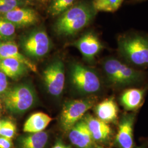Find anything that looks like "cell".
Listing matches in <instances>:
<instances>
[{"label": "cell", "instance_id": "6da1fadb", "mask_svg": "<svg viewBox=\"0 0 148 148\" xmlns=\"http://www.w3.org/2000/svg\"><path fill=\"white\" fill-rule=\"evenodd\" d=\"M119 58L138 69L148 68V35L129 31L117 38Z\"/></svg>", "mask_w": 148, "mask_h": 148}, {"label": "cell", "instance_id": "7a4b0ae2", "mask_svg": "<svg viewBox=\"0 0 148 148\" xmlns=\"http://www.w3.org/2000/svg\"><path fill=\"white\" fill-rule=\"evenodd\" d=\"M97 13L92 2L80 1L60 16L54 25V30L60 36L75 35L90 24Z\"/></svg>", "mask_w": 148, "mask_h": 148}, {"label": "cell", "instance_id": "3957f363", "mask_svg": "<svg viewBox=\"0 0 148 148\" xmlns=\"http://www.w3.org/2000/svg\"><path fill=\"white\" fill-rule=\"evenodd\" d=\"M102 68L108 82L116 88L137 86L145 79L143 71L130 65L119 57L112 56L105 59Z\"/></svg>", "mask_w": 148, "mask_h": 148}, {"label": "cell", "instance_id": "277c9868", "mask_svg": "<svg viewBox=\"0 0 148 148\" xmlns=\"http://www.w3.org/2000/svg\"><path fill=\"white\" fill-rule=\"evenodd\" d=\"M36 101L33 87L27 84L16 85L8 90L5 95V108L11 112L21 114L31 109Z\"/></svg>", "mask_w": 148, "mask_h": 148}, {"label": "cell", "instance_id": "5b68a950", "mask_svg": "<svg viewBox=\"0 0 148 148\" xmlns=\"http://www.w3.org/2000/svg\"><path fill=\"white\" fill-rule=\"evenodd\" d=\"M70 78L74 88L84 95L95 94L101 89V79L95 70L82 64L71 65Z\"/></svg>", "mask_w": 148, "mask_h": 148}, {"label": "cell", "instance_id": "8992f818", "mask_svg": "<svg viewBox=\"0 0 148 148\" xmlns=\"http://www.w3.org/2000/svg\"><path fill=\"white\" fill-rule=\"evenodd\" d=\"M21 44L22 49L27 56L36 59L46 56L51 46L47 33L42 29L29 33L23 38Z\"/></svg>", "mask_w": 148, "mask_h": 148}, {"label": "cell", "instance_id": "52a82bcc", "mask_svg": "<svg viewBox=\"0 0 148 148\" xmlns=\"http://www.w3.org/2000/svg\"><path fill=\"white\" fill-rule=\"evenodd\" d=\"M95 101L91 98H85L69 101L64 106L60 122L65 131L69 130L79 121L86 113L95 105Z\"/></svg>", "mask_w": 148, "mask_h": 148}, {"label": "cell", "instance_id": "ba28073f", "mask_svg": "<svg viewBox=\"0 0 148 148\" xmlns=\"http://www.w3.org/2000/svg\"><path fill=\"white\" fill-rule=\"evenodd\" d=\"M43 78L51 95L54 97L60 95L65 84V69L63 62L56 60L49 64L43 71Z\"/></svg>", "mask_w": 148, "mask_h": 148}, {"label": "cell", "instance_id": "9c48e42d", "mask_svg": "<svg viewBox=\"0 0 148 148\" xmlns=\"http://www.w3.org/2000/svg\"><path fill=\"white\" fill-rule=\"evenodd\" d=\"M74 45L88 62H93L104 47L98 35L92 31L86 32Z\"/></svg>", "mask_w": 148, "mask_h": 148}, {"label": "cell", "instance_id": "30bf717a", "mask_svg": "<svg viewBox=\"0 0 148 148\" xmlns=\"http://www.w3.org/2000/svg\"><path fill=\"white\" fill-rule=\"evenodd\" d=\"M2 17L18 27H30L39 21L37 12L29 8H16L3 14Z\"/></svg>", "mask_w": 148, "mask_h": 148}, {"label": "cell", "instance_id": "8fae6325", "mask_svg": "<svg viewBox=\"0 0 148 148\" xmlns=\"http://www.w3.org/2000/svg\"><path fill=\"white\" fill-rule=\"evenodd\" d=\"M134 120L135 115L133 114H125L120 120L115 142L121 148H131L133 147Z\"/></svg>", "mask_w": 148, "mask_h": 148}, {"label": "cell", "instance_id": "7c38bea8", "mask_svg": "<svg viewBox=\"0 0 148 148\" xmlns=\"http://www.w3.org/2000/svg\"><path fill=\"white\" fill-rule=\"evenodd\" d=\"M69 138L77 148H95V141L83 119L69 130Z\"/></svg>", "mask_w": 148, "mask_h": 148}, {"label": "cell", "instance_id": "4fadbf2b", "mask_svg": "<svg viewBox=\"0 0 148 148\" xmlns=\"http://www.w3.org/2000/svg\"><path fill=\"white\" fill-rule=\"evenodd\" d=\"M94 141L104 142L111 136V127L108 123L89 114L83 118Z\"/></svg>", "mask_w": 148, "mask_h": 148}, {"label": "cell", "instance_id": "5bb4252c", "mask_svg": "<svg viewBox=\"0 0 148 148\" xmlns=\"http://www.w3.org/2000/svg\"><path fill=\"white\" fill-rule=\"evenodd\" d=\"M8 58L16 59L24 64L32 71H37L36 65L19 52L16 43L12 41H0V59Z\"/></svg>", "mask_w": 148, "mask_h": 148}, {"label": "cell", "instance_id": "9a60e30c", "mask_svg": "<svg viewBox=\"0 0 148 148\" xmlns=\"http://www.w3.org/2000/svg\"><path fill=\"white\" fill-rule=\"evenodd\" d=\"M97 117L106 123L116 121L118 117L119 109L114 98L110 97L101 101L95 106Z\"/></svg>", "mask_w": 148, "mask_h": 148}, {"label": "cell", "instance_id": "2e32d148", "mask_svg": "<svg viewBox=\"0 0 148 148\" xmlns=\"http://www.w3.org/2000/svg\"><path fill=\"white\" fill-rule=\"evenodd\" d=\"M145 90L142 88H130L125 90L120 97V102L127 111L138 109L143 103Z\"/></svg>", "mask_w": 148, "mask_h": 148}, {"label": "cell", "instance_id": "e0dca14e", "mask_svg": "<svg viewBox=\"0 0 148 148\" xmlns=\"http://www.w3.org/2000/svg\"><path fill=\"white\" fill-rule=\"evenodd\" d=\"M28 70L24 64L15 59H0V71L11 79L21 77L27 74Z\"/></svg>", "mask_w": 148, "mask_h": 148}, {"label": "cell", "instance_id": "ac0fdd59", "mask_svg": "<svg viewBox=\"0 0 148 148\" xmlns=\"http://www.w3.org/2000/svg\"><path fill=\"white\" fill-rule=\"evenodd\" d=\"M51 121L52 118L44 112L34 113L25 122L23 131L29 133L42 132L47 127Z\"/></svg>", "mask_w": 148, "mask_h": 148}, {"label": "cell", "instance_id": "d6986e66", "mask_svg": "<svg viewBox=\"0 0 148 148\" xmlns=\"http://www.w3.org/2000/svg\"><path fill=\"white\" fill-rule=\"evenodd\" d=\"M48 135L45 131L29 133L19 138V148H44L47 143Z\"/></svg>", "mask_w": 148, "mask_h": 148}, {"label": "cell", "instance_id": "ffe728a7", "mask_svg": "<svg viewBox=\"0 0 148 148\" xmlns=\"http://www.w3.org/2000/svg\"><path fill=\"white\" fill-rule=\"evenodd\" d=\"M125 0H93V7L97 12L114 13L117 11Z\"/></svg>", "mask_w": 148, "mask_h": 148}, {"label": "cell", "instance_id": "44dd1931", "mask_svg": "<svg viewBox=\"0 0 148 148\" xmlns=\"http://www.w3.org/2000/svg\"><path fill=\"white\" fill-rule=\"evenodd\" d=\"M75 0H51L48 13L52 16L61 15L74 5Z\"/></svg>", "mask_w": 148, "mask_h": 148}, {"label": "cell", "instance_id": "7402d4cb", "mask_svg": "<svg viewBox=\"0 0 148 148\" xmlns=\"http://www.w3.org/2000/svg\"><path fill=\"white\" fill-rule=\"evenodd\" d=\"M16 27L2 16L0 17V40L1 41H11L15 36Z\"/></svg>", "mask_w": 148, "mask_h": 148}, {"label": "cell", "instance_id": "603a6c76", "mask_svg": "<svg viewBox=\"0 0 148 148\" xmlns=\"http://www.w3.org/2000/svg\"><path fill=\"white\" fill-rule=\"evenodd\" d=\"M16 125L10 121H3L0 128V136L12 139L16 133Z\"/></svg>", "mask_w": 148, "mask_h": 148}, {"label": "cell", "instance_id": "cb8c5ba5", "mask_svg": "<svg viewBox=\"0 0 148 148\" xmlns=\"http://www.w3.org/2000/svg\"><path fill=\"white\" fill-rule=\"evenodd\" d=\"M7 77L5 74L0 71V93L5 92L7 89L8 82Z\"/></svg>", "mask_w": 148, "mask_h": 148}, {"label": "cell", "instance_id": "d4e9b609", "mask_svg": "<svg viewBox=\"0 0 148 148\" xmlns=\"http://www.w3.org/2000/svg\"><path fill=\"white\" fill-rule=\"evenodd\" d=\"M13 142L12 139L0 136V148H12Z\"/></svg>", "mask_w": 148, "mask_h": 148}, {"label": "cell", "instance_id": "484cf974", "mask_svg": "<svg viewBox=\"0 0 148 148\" xmlns=\"http://www.w3.org/2000/svg\"><path fill=\"white\" fill-rule=\"evenodd\" d=\"M0 1L3 2L15 8L21 7L23 5V2L21 0H0Z\"/></svg>", "mask_w": 148, "mask_h": 148}, {"label": "cell", "instance_id": "4316f807", "mask_svg": "<svg viewBox=\"0 0 148 148\" xmlns=\"http://www.w3.org/2000/svg\"><path fill=\"white\" fill-rule=\"evenodd\" d=\"M14 9H15V8L8 5V4L5 3L3 2L0 1V13L5 14Z\"/></svg>", "mask_w": 148, "mask_h": 148}, {"label": "cell", "instance_id": "83f0119b", "mask_svg": "<svg viewBox=\"0 0 148 148\" xmlns=\"http://www.w3.org/2000/svg\"><path fill=\"white\" fill-rule=\"evenodd\" d=\"M52 148H71V147L69 145L65 144L61 140H59L56 142Z\"/></svg>", "mask_w": 148, "mask_h": 148}, {"label": "cell", "instance_id": "f1b7e54d", "mask_svg": "<svg viewBox=\"0 0 148 148\" xmlns=\"http://www.w3.org/2000/svg\"><path fill=\"white\" fill-rule=\"evenodd\" d=\"M146 1H148V0H130L128 2V3L130 5H135V4L140 3L143 2H145Z\"/></svg>", "mask_w": 148, "mask_h": 148}, {"label": "cell", "instance_id": "f546056e", "mask_svg": "<svg viewBox=\"0 0 148 148\" xmlns=\"http://www.w3.org/2000/svg\"><path fill=\"white\" fill-rule=\"evenodd\" d=\"M39 1H40L41 2H47V1H49V0H39Z\"/></svg>", "mask_w": 148, "mask_h": 148}, {"label": "cell", "instance_id": "4dcf8cb0", "mask_svg": "<svg viewBox=\"0 0 148 148\" xmlns=\"http://www.w3.org/2000/svg\"><path fill=\"white\" fill-rule=\"evenodd\" d=\"M2 122H3V121H0V128H1V126H2Z\"/></svg>", "mask_w": 148, "mask_h": 148}, {"label": "cell", "instance_id": "1f68e13d", "mask_svg": "<svg viewBox=\"0 0 148 148\" xmlns=\"http://www.w3.org/2000/svg\"><path fill=\"white\" fill-rule=\"evenodd\" d=\"M96 148H103V147H101V146H97V147H96Z\"/></svg>", "mask_w": 148, "mask_h": 148}, {"label": "cell", "instance_id": "d6a6232c", "mask_svg": "<svg viewBox=\"0 0 148 148\" xmlns=\"http://www.w3.org/2000/svg\"></svg>", "mask_w": 148, "mask_h": 148}]
</instances>
